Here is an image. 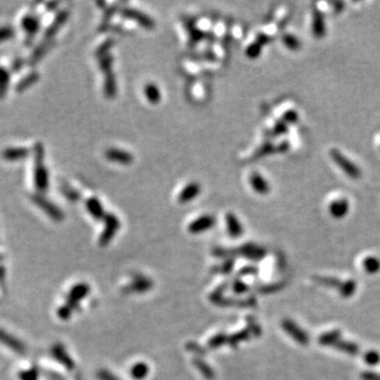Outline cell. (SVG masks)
Wrapping results in <instances>:
<instances>
[{"instance_id": "32", "label": "cell", "mask_w": 380, "mask_h": 380, "mask_svg": "<svg viewBox=\"0 0 380 380\" xmlns=\"http://www.w3.org/2000/svg\"><path fill=\"white\" fill-rule=\"evenodd\" d=\"M339 291H340V294L342 295V297L349 298L356 292V283L352 280L342 283Z\"/></svg>"}, {"instance_id": "50", "label": "cell", "mask_w": 380, "mask_h": 380, "mask_svg": "<svg viewBox=\"0 0 380 380\" xmlns=\"http://www.w3.org/2000/svg\"><path fill=\"white\" fill-rule=\"evenodd\" d=\"M268 42H269V37H268V36H266L265 34H259V35L257 36V43L260 44L262 47H263L265 44H267Z\"/></svg>"}, {"instance_id": "21", "label": "cell", "mask_w": 380, "mask_h": 380, "mask_svg": "<svg viewBox=\"0 0 380 380\" xmlns=\"http://www.w3.org/2000/svg\"><path fill=\"white\" fill-rule=\"evenodd\" d=\"M193 365L194 367L200 371V373L207 379V380H212L214 378V371L213 369L204 361L201 358H195L193 359Z\"/></svg>"}, {"instance_id": "42", "label": "cell", "mask_w": 380, "mask_h": 380, "mask_svg": "<svg viewBox=\"0 0 380 380\" xmlns=\"http://www.w3.org/2000/svg\"><path fill=\"white\" fill-rule=\"evenodd\" d=\"M204 36H205L204 33L196 30L194 28V26L191 27V29H190V42H191V44H195L197 41L204 38Z\"/></svg>"}, {"instance_id": "37", "label": "cell", "mask_w": 380, "mask_h": 380, "mask_svg": "<svg viewBox=\"0 0 380 380\" xmlns=\"http://www.w3.org/2000/svg\"><path fill=\"white\" fill-rule=\"evenodd\" d=\"M14 35H15V31L12 27L10 26L0 27V43L13 38Z\"/></svg>"}, {"instance_id": "29", "label": "cell", "mask_w": 380, "mask_h": 380, "mask_svg": "<svg viewBox=\"0 0 380 380\" xmlns=\"http://www.w3.org/2000/svg\"><path fill=\"white\" fill-rule=\"evenodd\" d=\"M9 84H10V72L7 69L0 67V97H3L6 94Z\"/></svg>"}, {"instance_id": "34", "label": "cell", "mask_w": 380, "mask_h": 380, "mask_svg": "<svg viewBox=\"0 0 380 380\" xmlns=\"http://www.w3.org/2000/svg\"><path fill=\"white\" fill-rule=\"evenodd\" d=\"M314 280L317 281V282L320 283V284H323V285H325V286L334 287V288H337V289H340V287H341V285H342V282H340L338 279H335V278H329V277H315Z\"/></svg>"}, {"instance_id": "47", "label": "cell", "mask_w": 380, "mask_h": 380, "mask_svg": "<svg viewBox=\"0 0 380 380\" xmlns=\"http://www.w3.org/2000/svg\"><path fill=\"white\" fill-rule=\"evenodd\" d=\"M361 378L364 380H380V375L372 372H366L361 375Z\"/></svg>"}, {"instance_id": "22", "label": "cell", "mask_w": 380, "mask_h": 380, "mask_svg": "<svg viewBox=\"0 0 380 380\" xmlns=\"http://www.w3.org/2000/svg\"><path fill=\"white\" fill-rule=\"evenodd\" d=\"M313 32L316 37H323L325 35V23L323 15L320 12H316L313 18Z\"/></svg>"}, {"instance_id": "33", "label": "cell", "mask_w": 380, "mask_h": 380, "mask_svg": "<svg viewBox=\"0 0 380 380\" xmlns=\"http://www.w3.org/2000/svg\"><path fill=\"white\" fill-rule=\"evenodd\" d=\"M364 266L370 274H375L380 269V261L374 257H369L365 260Z\"/></svg>"}, {"instance_id": "17", "label": "cell", "mask_w": 380, "mask_h": 380, "mask_svg": "<svg viewBox=\"0 0 380 380\" xmlns=\"http://www.w3.org/2000/svg\"><path fill=\"white\" fill-rule=\"evenodd\" d=\"M249 181H250V184H251L252 188L255 189L258 193L266 194L269 191L268 183L266 182V179L262 175H260L259 173H257V172L252 173L250 175Z\"/></svg>"}, {"instance_id": "31", "label": "cell", "mask_w": 380, "mask_h": 380, "mask_svg": "<svg viewBox=\"0 0 380 380\" xmlns=\"http://www.w3.org/2000/svg\"><path fill=\"white\" fill-rule=\"evenodd\" d=\"M113 65V56L109 55V54H106V55L99 57V68L101 70L106 74L111 73V68Z\"/></svg>"}, {"instance_id": "16", "label": "cell", "mask_w": 380, "mask_h": 380, "mask_svg": "<svg viewBox=\"0 0 380 380\" xmlns=\"http://www.w3.org/2000/svg\"><path fill=\"white\" fill-rule=\"evenodd\" d=\"M86 206H87V209L90 212V214H91L93 218H95L96 220H102L106 216L104 207H103L102 203L99 202L97 197L88 198L87 202H86Z\"/></svg>"}, {"instance_id": "5", "label": "cell", "mask_w": 380, "mask_h": 380, "mask_svg": "<svg viewBox=\"0 0 380 380\" xmlns=\"http://www.w3.org/2000/svg\"><path fill=\"white\" fill-rule=\"evenodd\" d=\"M32 201L37 205L41 209H43L47 214L55 220V221H62L64 218L63 211L55 205L53 204L51 201H49L47 197L42 195V193H35L32 195Z\"/></svg>"}, {"instance_id": "44", "label": "cell", "mask_w": 380, "mask_h": 380, "mask_svg": "<svg viewBox=\"0 0 380 380\" xmlns=\"http://www.w3.org/2000/svg\"><path fill=\"white\" fill-rule=\"evenodd\" d=\"M283 121L286 123H296L298 121V114L295 111H287L283 116Z\"/></svg>"}, {"instance_id": "9", "label": "cell", "mask_w": 380, "mask_h": 380, "mask_svg": "<svg viewBox=\"0 0 380 380\" xmlns=\"http://www.w3.org/2000/svg\"><path fill=\"white\" fill-rule=\"evenodd\" d=\"M215 224V220L211 215H202L200 218H197L193 222H191L188 226V230L191 233H201L204 232L211 227H213Z\"/></svg>"}, {"instance_id": "25", "label": "cell", "mask_w": 380, "mask_h": 380, "mask_svg": "<svg viewBox=\"0 0 380 380\" xmlns=\"http://www.w3.org/2000/svg\"><path fill=\"white\" fill-rule=\"evenodd\" d=\"M104 90H105L106 96L109 97V98L114 97L115 94H116V83H115V77H114L112 72L109 74H107V76H106Z\"/></svg>"}, {"instance_id": "35", "label": "cell", "mask_w": 380, "mask_h": 380, "mask_svg": "<svg viewBox=\"0 0 380 380\" xmlns=\"http://www.w3.org/2000/svg\"><path fill=\"white\" fill-rule=\"evenodd\" d=\"M283 44L291 50H298L301 47L299 39L294 35L286 34L283 36Z\"/></svg>"}, {"instance_id": "30", "label": "cell", "mask_w": 380, "mask_h": 380, "mask_svg": "<svg viewBox=\"0 0 380 380\" xmlns=\"http://www.w3.org/2000/svg\"><path fill=\"white\" fill-rule=\"evenodd\" d=\"M227 340H228V337H227L225 334H223V333H219V334L214 335V336H213V337L208 341L207 347H208L209 349H212V350H214V349H219V348H221L223 345H225V343H227Z\"/></svg>"}, {"instance_id": "13", "label": "cell", "mask_w": 380, "mask_h": 380, "mask_svg": "<svg viewBox=\"0 0 380 380\" xmlns=\"http://www.w3.org/2000/svg\"><path fill=\"white\" fill-rule=\"evenodd\" d=\"M227 231L231 238H239L243 233V227L239 219L233 213H227L225 216Z\"/></svg>"}, {"instance_id": "40", "label": "cell", "mask_w": 380, "mask_h": 380, "mask_svg": "<svg viewBox=\"0 0 380 380\" xmlns=\"http://www.w3.org/2000/svg\"><path fill=\"white\" fill-rule=\"evenodd\" d=\"M232 291L234 293L241 295V294H244L248 291V286L244 282H242L240 280H237V281H234L232 283Z\"/></svg>"}, {"instance_id": "20", "label": "cell", "mask_w": 380, "mask_h": 380, "mask_svg": "<svg viewBox=\"0 0 380 380\" xmlns=\"http://www.w3.org/2000/svg\"><path fill=\"white\" fill-rule=\"evenodd\" d=\"M39 79V74L36 71L30 72L25 77H23L15 87V90L17 92H23L25 90L29 89L32 85H34L36 82Z\"/></svg>"}, {"instance_id": "6", "label": "cell", "mask_w": 380, "mask_h": 380, "mask_svg": "<svg viewBox=\"0 0 380 380\" xmlns=\"http://www.w3.org/2000/svg\"><path fill=\"white\" fill-rule=\"evenodd\" d=\"M153 286V282L146 277L143 276H135L131 283L126 286L124 288V292L127 294H131V293H136V294H142L149 291V289Z\"/></svg>"}, {"instance_id": "51", "label": "cell", "mask_w": 380, "mask_h": 380, "mask_svg": "<svg viewBox=\"0 0 380 380\" xmlns=\"http://www.w3.org/2000/svg\"><path fill=\"white\" fill-rule=\"evenodd\" d=\"M13 70L14 71H19L23 67V61L22 59H16L14 63H13Z\"/></svg>"}, {"instance_id": "38", "label": "cell", "mask_w": 380, "mask_h": 380, "mask_svg": "<svg viewBox=\"0 0 380 380\" xmlns=\"http://www.w3.org/2000/svg\"><path fill=\"white\" fill-rule=\"evenodd\" d=\"M261 49H262V46L260 44H258L257 42L252 43L246 50V55L250 58H256L260 55Z\"/></svg>"}, {"instance_id": "45", "label": "cell", "mask_w": 380, "mask_h": 380, "mask_svg": "<svg viewBox=\"0 0 380 380\" xmlns=\"http://www.w3.org/2000/svg\"><path fill=\"white\" fill-rule=\"evenodd\" d=\"M286 132V126L284 123L282 122H279L276 124V126L274 127V134L275 135H280L282 133Z\"/></svg>"}, {"instance_id": "24", "label": "cell", "mask_w": 380, "mask_h": 380, "mask_svg": "<svg viewBox=\"0 0 380 380\" xmlns=\"http://www.w3.org/2000/svg\"><path fill=\"white\" fill-rule=\"evenodd\" d=\"M50 47H52V42H51V41H49V42H45V43L41 44L37 48H36L35 51L32 53L31 57H30V63H31V65L36 64L37 62H39L41 58L45 55V54L47 53V51L50 49Z\"/></svg>"}, {"instance_id": "19", "label": "cell", "mask_w": 380, "mask_h": 380, "mask_svg": "<svg viewBox=\"0 0 380 380\" xmlns=\"http://www.w3.org/2000/svg\"><path fill=\"white\" fill-rule=\"evenodd\" d=\"M333 348H335V349H337V350H339L343 353H347L351 356H356L359 353V347L356 345V343L351 342V341L342 340L341 338L334 343Z\"/></svg>"}, {"instance_id": "7", "label": "cell", "mask_w": 380, "mask_h": 380, "mask_svg": "<svg viewBox=\"0 0 380 380\" xmlns=\"http://www.w3.org/2000/svg\"><path fill=\"white\" fill-rule=\"evenodd\" d=\"M122 14L126 18H129V19L137 22L145 29L151 30L154 28V22L151 19V18L148 17L147 15L143 14L139 11L132 10V9H124L122 10Z\"/></svg>"}, {"instance_id": "28", "label": "cell", "mask_w": 380, "mask_h": 380, "mask_svg": "<svg viewBox=\"0 0 380 380\" xmlns=\"http://www.w3.org/2000/svg\"><path fill=\"white\" fill-rule=\"evenodd\" d=\"M341 338V333L339 331H332L323 334L319 337V343L322 346H333L334 343Z\"/></svg>"}, {"instance_id": "3", "label": "cell", "mask_w": 380, "mask_h": 380, "mask_svg": "<svg viewBox=\"0 0 380 380\" xmlns=\"http://www.w3.org/2000/svg\"><path fill=\"white\" fill-rule=\"evenodd\" d=\"M105 220V229L103 233L101 234L99 238V245L101 246H106L108 243H110L115 236L116 231L118 230L121 223L119 220L116 218V216L112 213L110 214H106L104 218Z\"/></svg>"}, {"instance_id": "4", "label": "cell", "mask_w": 380, "mask_h": 380, "mask_svg": "<svg viewBox=\"0 0 380 380\" xmlns=\"http://www.w3.org/2000/svg\"><path fill=\"white\" fill-rule=\"evenodd\" d=\"M281 327L284 330V332L287 333L295 341H297L299 345L301 346L309 345V342H310L309 335H307V333L303 331L293 320L284 319L281 322Z\"/></svg>"}, {"instance_id": "14", "label": "cell", "mask_w": 380, "mask_h": 380, "mask_svg": "<svg viewBox=\"0 0 380 380\" xmlns=\"http://www.w3.org/2000/svg\"><path fill=\"white\" fill-rule=\"evenodd\" d=\"M29 154H30V150L25 147H9V148H6L2 153L3 157L10 162L24 159L28 157Z\"/></svg>"}, {"instance_id": "8", "label": "cell", "mask_w": 380, "mask_h": 380, "mask_svg": "<svg viewBox=\"0 0 380 380\" xmlns=\"http://www.w3.org/2000/svg\"><path fill=\"white\" fill-rule=\"evenodd\" d=\"M239 253L249 260L252 261H259L265 257V249L261 246H258L256 244H244L239 248Z\"/></svg>"}, {"instance_id": "26", "label": "cell", "mask_w": 380, "mask_h": 380, "mask_svg": "<svg viewBox=\"0 0 380 380\" xmlns=\"http://www.w3.org/2000/svg\"><path fill=\"white\" fill-rule=\"evenodd\" d=\"M250 336H251V333H250L249 329H245L241 332H238L236 334L229 336L228 340H227V343L230 347L234 348V347H237L240 342L248 340L250 338Z\"/></svg>"}, {"instance_id": "1", "label": "cell", "mask_w": 380, "mask_h": 380, "mask_svg": "<svg viewBox=\"0 0 380 380\" xmlns=\"http://www.w3.org/2000/svg\"><path fill=\"white\" fill-rule=\"evenodd\" d=\"M35 167H34V183L39 193H44L49 188V173L44 164V147L42 144H36L35 149Z\"/></svg>"}, {"instance_id": "49", "label": "cell", "mask_w": 380, "mask_h": 380, "mask_svg": "<svg viewBox=\"0 0 380 380\" xmlns=\"http://www.w3.org/2000/svg\"><path fill=\"white\" fill-rule=\"evenodd\" d=\"M273 149H274L273 145H271V144H266V145H264V146L259 150V154L258 155H264V154L270 153L271 151H273Z\"/></svg>"}, {"instance_id": "18", "label": "cell", "mask_w": 380, "mask_h": 380, "mask_svg": "<svg viewBox=\"0 0 380 380\" xmlns=\"http://www.w3.org/2000/svg\"><path fill=\"white\" fill-rule=\"evenodd\" d=\"M330 212L334 218L340 219L345 216L349 211V203L346 200H337L330 205Z\"/></svg>"}, {"instance_id": "46", "label": "cell", "mask_w": 380, "mask_h": 380, "mask_svg": "<svg viewBox=\"0 0 380 380\" xmlns=\"http://www.w3.org/2000/svg\"><path fill=\"white\" fill-rule=\"evenodd\" d=\"M232 267H233V261L232 260H228V261L224 262L222 266H219V269H221L220 270L221 273L228 274V273H230V270H231Z\"/></svg>"}, {"instance_id": "12", "label": "cell", "mask_w": 380, "mask_h": 380, "mask_svg": "<svg viewBox=\"0 0 380 380\" xmlns=\"http://www.w3.org/2000/svg\"><path fill=\"white\" fill-rule=\"evenodd\" d=\"M22 28L30 37H34L41 29V21L36 15H26L22 21Z\"/></svg>"}, {"instance_id": "10", "label": "cell", "mask_w": 380, "mask_h": 380, "mask_svg": "<svg viewBox=\"0 0 380 380\" xmlns=\"http://www.w3.org/2000/svg\"><path fill=\"white\" fill-rule=\"evenodd\" d=\"M106 157L115 163H119L123 165H129L133 162V155L129 152H126L121 149L110 148L106 151Z\"/></svg>"}, {"instance_id": "2", "label": "cell", "mask_w": 380, "mask_h": 380, "mask_svg": "<svg viewBox=\"0 0 380 380\" xmlns=\"http://www.w3.org/2000/svg\"><path fill=\"white\" fill-rule=\"evenodd\" d=\"M331 156L336 164L342 169V171L347 173L351 178L353 179L360 178L361 171L359 170V168L355 164H353L348 157L343 155L339 150L333 149L331 151Z\"/></svg>"}, {"instance_id": "36", "label": "cell", "mask_w": 380, "mask_h": 380, "mask_svg": "<svg viewBox=\"0 0 380 380\" xmlns=\"http://www.w3.org/2000/svg\"><path fill=\"white\" fill-rule=\"evenodd\" d=\"M62 191H63L64 195L67 198H69V200H71V201H77V200H79V197H81L79 192L76 191L75 189H73L72 187L68 186V185H64L62 187Z\"/></svg>"}, {"instance_id": "39", "label": "cell", "mask_w": 380, "mask_h": 380, "mask_svg": "<svg viewBox=\"0 0 380 380\" xmlns=\"http://www.w3.org/2000/svg\"><path fill=\"white\" fill-rule=\"evenodd\" d=\"M113 46H114V41H113V39L107 41V42L104 43L102 46H99V48L97 49V51H96V56L102 57V56L106 55L107 51H109Z\"/></svg>"}, {"instance_id": "11", "label": "cell", "mask_w": 380, "mask_h": 380, "mask_svg": "<svg viewBox=\"0 0 380 380\" xmlns=\"http://www.w3.org/2000/svg\"><path fill=\"white\" fill-rule=\"evenodd\" d=\"M69 18V12L64 10V11H61L57 16L54 18L53 23L50 25V27L46 30L45 32V37L49 41H51L53 38V36L55 35L58 30L63 27V25L68 21Z\"/></svg>"}, {"instance_id": "48", "label": "cell", "mask_w": 380, "mask_h": 380, "mask_svg": "<svg viewBox=\"0 0 380 380\" xmlns=\"http://www.w3.org/2000/svg\"><path fill=\"white\" fill-rule=\"evenodd\" d=\"M257 273H258V268L252 267V266L245 267L241 270V275H256Z\"/></svg>"}, {"instance_id": "23", "label": "cell", "mask_w": 380, "mask_h": 380, "mask_svg": "<svg viewBox=\"0 0 380 380\" xmlns=\"http://www.w3.org/2000/svg\"><path fill=\"white\" fill-rule=\"evenodd\" d=\"M148 374L149 367L145 363H137L130 370V375L135 380H143L148 376Z\"/></svg>"}, {"instance_id": "43", "label": "cell", "mask_w": 380, "mask_h": 380, "mask_svg": "<svg viewBox=\"0 0 380 380\" xmlns=\"http://www.w3.org/2000/svg\"><path fill=\"white\" fill-rule=\"evenodd\" d=\"M99 380H119L115 375L107 370H102L98 372Z\"/></svg>"}, {"instance_id": "27", "label": "cell", "mask_w": 380, "mask_h": 380, "mask_svg": "<svg viewBox=\"0 0 380 380\" xmlns=\"http://www.w3.org/2000/svg\"><path fill=\"white\" fill-rule=\"evenodd\" d=\"M145 94L151 104H157L161 99V93L158 88L154 84H148L145 87Z\"/></svg>"}, {"instance_id": "41", "label": "cell", "mask_w": 380, "mask_h": 380, "mask_svg": "<svg viewBox=\"0 0 380 380\" xmlns=\"http://www.w3.org/2000/svg\"><path fill=\"white\" fill-rule=\"evenodd\" d=\"M365 360L367 361V363L369 365H372V366H375L377 365L379 361H380V355L376 352H368L366 355H365Z\"/></svg>"}, {"instance_id": "15", "label": "cell", "mask_w": 380, "mask_h": 380, "mask_svg": "<svg viewBox=\"0 0 380 380\" xmlns=\"http://www.w3.org/2000/svg\"><path fill=\"white\" fill-rule=\"evenodd\" d=\"M200 191H201L200 184L190 183L182 191H181V193L178 195V202L182 203V204L187 203V202L193 200L194 197H196L198 195V193H200Z\"/></svg>"}]
</instances>
